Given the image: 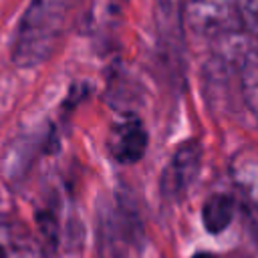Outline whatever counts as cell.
Here are the masks:
<instances>
[{"label":"cell","mask_w":258,"mask_h":258,"mask_svg":"<svg viewBox=\"0 0 258 258\" xmlns=\"http://www.w3.org/2000/svg\"><path fill=\"white\" fill-rule=\"evenodd\" d=\"M75 2L77 0H30L14 32L12 62L22 69L44 62L60 42Z\"/></svg>","instance_id":"obj_1"},{"label":"cell","mask_w":258,"mask_h":258,"mask_svg":"<svg viewBox=\"0 0 258 258\" xmlns=\"http://www.w3.org/2000/svg\"><path fill=\"white\" fill-rule=\"evenodd\" d=\"M200 167H202V145L198 141L183 143L171 155L169 163L161 173L159 179L161 196L165 200H179L196 181Z\"/></svg>","instance_id":"obj_3"},{"label":"cell","mask_w":258,"mask_h":258,"mask_svg":"<svg viewBox=\"0 0 258 258\" xmlns=\"http://www.w3.org/2000/svg\"><path fill=\"white\" fill-rule=\"evenodd\" d=\"M0 258H30L26 246L8 228H0Z\"/></svg>","instance_id":"obj_7"},{"label":"cell","mask_w":258,"mask_h":258,"mask_svg":"<svg viewBox=\"0 0 258 258\" xmlns=\"http://www.w3.org/2000/svg\"><path fill=\"white\" fill-rule=\"evenodd\" d=\"M232 173L240 189L258 204V147H248L232 161Z\"/></svg>","instance_id":"obj_6"},{"label":"cell","mask_w":258,"mask_h":258,"mask_svg":"<svg viewBox=\"0 0 258 258\" xmlns=\"http://www.w3.org/2000/svg\"><path fill=\"white\" fill-rule=\"evenodd\" d=\"M252 81L254 83H248V101L258 115V79H252Z\"/></svg>","instance_id":"obj_8"},{"label":"cell","mask_w":258,"mask_h":258,"mask_svg":"<svg viewBox=\"0 0 258 258\" xmlns=\"http://www.w3.org/2000/svg\"><path fill=\"white\" fill-rule=\"evenodd\" d=\"M107 145L117 163H135L147 149V131L137 117H125L111 127Z\"/></svg>","instance_id":"obj_4"},{"label":"cell","mask_w":258,"mask_h":258,"mask_svg":"<svg viewBox=\"0 0 258 258\" xmlns=\"http://www.w3.org/2000/svg\"><path fill=\"white\" fill-rule=\"evenodd\" d=\"M185 18L204 36L236 32L258 36V0H189Z\"/></svg>","instance_id":"obj_2"},{"label":"cell","mask_w":258,"mask_h":258,"mask_svg":"<svg viewBox=\"0 0 258 258\" xmlns=\"http://www.w3.org/2000/svg\"><path fill=\"white\" fill-rule=\"evenodd\" d=\"M236 202L230 194H214L204 202L202 208V222L210 234H220L224 232L232 218H234Z\"/></svg>","instance_id":"obj_5"},{"label":"cell","mask_w":258,"mask_h":258,"mask_svg":"<svg viewBox=\"0 0 258 258\" xmlns=\"http://www.w3.org/2000/svg\"><path fill=\"white\" fill-rule=\"evenodd\" d=\"M191 258H216V256L210 254V252H198V254H194Z\"/></svg>","instance_id":"obj_9"}]
</instances>
